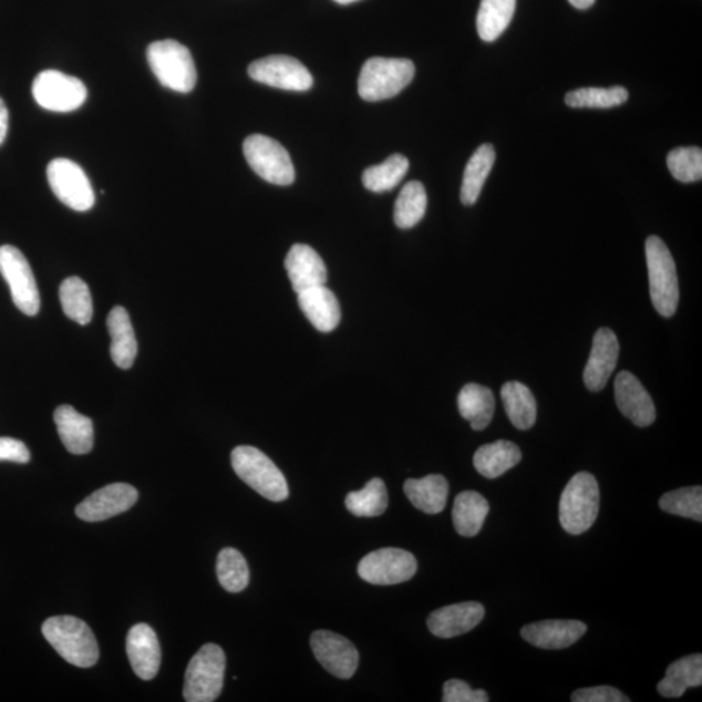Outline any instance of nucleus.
<instances>
[{"mask_svg": "<svg viewBox=\"0 0 702 702\" xmlns=\"http://www.w3.org/2000/svg\"><path fill=\"white\" fill-rule=\"evenodd\" d=\"M54 421L65 450L82 455L92 452L94 427L91 417L80 414L70 405L55 410Z\"/></svg>", "mask_w": 702, "mask_h": 702, "instance_id": "23", "label": "nucleus"}, {"mask_svg": "<svg viewBox=\"0 0 702 702\" xmlns=\"http://www.w3.org/2000/svg\"><path fill=\"white\" fill-rule=\"evenodd\" d=\"M345 505L355 517H380L388 507V491L384 482L375 477L365 484L363 489L350 492L345 498Z\"/></svg>", "mask_w": 702, "mask_h": 702, "instance_id": "35", "label": "nucleus"}, {"mask_svg": "<svg viewBox=\"0 0 702 702\" xmlns=\"http://www.w3.org/2000/svg\"><path fill=\"white\" fill-rule=\"evenodd\" d=\"M410 503L427 514H438L445 509L450 484L443 475H429L423 479H409L403 485Z\"/></svg>", "mask_w": 702, "mask_h": 702, "instance_id": "26", "label": "nucleus"}, {"mask_svg": "<svg viewBox=\"0 0 702 702\" xmlns=\"http://www.w3.org/2000/svg\"><path fill=\"white\" fill-rule=\"evenodd\" d=\"M0 461L17 463H28L31 461V453L20 440L11 437H0Z\"/></svg>", "mask_w": 702, "mask_h": 702, "instance_id": "43", "label": "nucleus"}, {"mask_svg": "<svg viewBox=\"0 0 702 702\" xmlns=\"http://www.w3.org/2000/svg\"><path fill=\"white\" fill-rule=\"evenodd\" d=\"M244 155L249 166L265 182L287 186L296 180L290 155L278 141L252 134L244 142Z\"/></svg>", "mask_w": 702, "mask_h": 702, "instance_id": "8", "label": "nucleus"}, {"mask_svg": "<svg viewBox=\"0 0 702 702\" xmlns=\"http://www.w3.org/2000/svg\"><path fill=\"white\" fill-rule=\"evenodd\" d=\"M147 62L163 86L177 93H190L197 84V70L188 48L174 40L154 42L147 49Z\"/></svg>", "mask_w": 702, "mask_h": 702, "instance_id": "5", "label": "nucleus"}, {"mask_svg": "<svg viewBox=\"0 0 702 702\" xmlns=\"http://www.w3.org/2000/svg\"><path fill=\"white\" fill-rule=\"evenodd\" d=\"M216 574L221 587L230 593L242 592L249 586L248 562L237 549L226 548L219 553Z\"/></svg>", "mask_w": 702, "mask_h": 702, "instance_id": "37", "label": "nucleus"}, {"mask_svg": "<svg viewBox=\"0 0 702 702\" xmlns=\"http://www.w3.org/2000/svg\"><path fill=\"white\" fill-rule=\"evenodd\" d=\"M304 317L318 331L332 332L340 324L341 309L333 291L326 286L311 288L298 295Z\"/></svg>", "mask_w": 702, "mask_h": 702, "instance_id": "22", "label": "nucleus"}, {"mask_svg": "<svg viewBox=\"0 0 702 702\" xmlns=\"http://www.w3.org/2000/svg\"><path fill=\"white\" fill-rule=\"evenodd\" d=\"M668 167L678 182L689 184L702 178V152L700 147H678L668 156Z\"/></svg>", "mask_w": 702, "mask_h": 702, "instance_id": "40", "label": "nucleus"}, {"mask_svg": "<svg viewBox=\"0 0 702 702\" xmlns=\"http://www.w3.org/2000/svg\"><path fill=\"white\" fill-rule=\"evenodd\" d=\"M489 514V504L481 493L466 491L455 497L453 523L461 536L474 537L482 531Z\"/></svg>", "mask_w": 702, "mask_h": 702, "instance_id": "29", "label": "nucleus"}, {"mask_svg": "<svg viewBox=\"0 0 702 702\" xmlns=\"http://www.w3.org/2000/svg\"><path fill=\"white\" fill-rule=\"evenodd\" d=\"M702 684V655L692 654L671 663L667 677L657 686L663 698H682L689 689H696Z\"/></svg>", "mask_w": 702, "mask_h": 702, "instance_id": "27", "label": "nucleus"}, {"mask_svg": "<svg viewBox=\"0 0 702 702\" xmlns=\"http://www.w3.org/2000/svg\"><path fill=\"white\" fill-rule=\"evenodd\" d=\"M502 399L507 417L518 430L534 427L537 417L536 400L529 388L519 382H509L503 386Z\"/></svg>", "mask_w": 702, "mask_h": 702, "instance_id": "32", "label": "nucleus"}, {"mask_svg": "<svg viewBox=\"0 0 702 702\" xmlns=\"http://www.w3.org/2000/svg\"><path fill=\"white\" fill-rule=\"evenodd\" d=\"M409 166L406 156L393 154L379 166H372L363 172L364 188L373 193L390 192L406 176Z\"/></svg>", "mask_w": 702, "mask_h": 702, "instance_id": "36", "label": "nucleus"}, {"mask_svg": "<svg viewBox=\"0 0 702 702\" xmlns=\"http://www.w3.org/2000/svg\"><path fill=\"white\" fill-rule=\"evenodd\" d=\"M586 632V623L553 619V621L527 624L523 627L520 634L531 646L557 651V649L575 644Z\"/></svg>", "mask_w": 702, "mask_h": 702, "instance_id": "21", "label": "nucleus"}, {"mask_svg": "<svg viewBox=\"0 0 702 702\" xmlns=\"http://www.w3.org/2000/svg\"><path fill=\"white\" fill-rule=\"evenodd\" d=\"M649 291L657 312L664 318L674 316L679 303V282L674 258L660 237L651 236L646 244Z\"/></svg>", "mask_w": 702, "mask_h": 702, "instance_id": "6", "label": "nucleus"}, {"mask_svg": "<svg viewBox=\"0 0 702 702\" xmlns=\"http://www.w3.org/2000/svg\"><path fill=\"white\" fill-rule=\"evenodd\" d=\"M574 702H630L621 691L610 685L591 686L575 691L571 696Z\"/></svg>", "mask_w": 702, "mask_h": 702, "instance_id": "42", "label": "nucleus"}, {"mask_svg": "<svg viewBox=\"0 0 702 702\" xmlns=\"http://www.w3.org/2000/svg\"><path fill=\"white\" fill-rule=\"evenodd\" d=\"M517 0H482L477 12V33L484 42H495L514 18Z\"/></svg>", "mask_w": 702, "mask_h": 702, "instance_id": "31", "label": "nucleus"}, {"mask_svg": "<svg viewBox=\"0 0 702 702\" xmlns=\"http://www.w3.org/2000/svg\"><path fill=\"white\" fill-rule=\"evenodd\" d=\"M32 92L35 102L52 112L76 111L87 99L84 82L54 70L41 72L33 82Z\"/></svg>", "mask_w": 702, "mask_h": 702, "instance_id": "11", "label": "nucleus"}, {"mask_svg": "<svg viewBox=\"0 0 702 702\" xmlns=\"http://www.w3.org/2000/svg\"><path fill=\"white\" fill-rule=\"evenodd\" d=\"M286 270L297 295L311 288L326 286L327 267L324 261L309 245L296 244L291 246L286 258Z\"/></svg>", "mask_w": 702, "mask_h": 702, "instance_id": "20", "label": "nucleus"}, {"mask_svg": "<svg viewBox=\"0 0 702 702\" xmlns=\"http://www.w3.org/2000/svg\"><path fill=\"white\" fill-rule=\"evenodd\" d=\"M427 192L420 182H410L403 186L394 206V223L401 229L416 226L427 211Z\"/></svg>", "mask_w": 702, "mask_h": 702, "instance_id": "34", "label": "nucleus"}, {"mask_svg": "<svg viewBox=\"0 0 702 702\" xmlns=\"http://www.w3.org/2000/svg\"><path fill=\"white\" fill-rule=\"evenodd\" d=\"M663 512L678 517L702 520V488L689 487L668 492L660 499Z\"/></svg>", "mask_w": 702, "mask_h": 702, "instance_id": "39", "label": "nucleus"}, {"mask_svg": "<svg viewBox=\"0 0 702 702\" xmlns=\"http://www.w3.org/2000/svg\"><path fill=\"white\" fill-rule=\"evenodd\" d=\"M415 76V65L409 59L371 58L362 66L358 93L368 102L393 99Z\"/></svg>", "mask_w": 702, "mask_h": 702, "instance_id": "4", "label": "nucleus"}, {"mask_svg": "<svg viewBox=\"0 0 702 702\" xmlns=\"http://www.w3.org/2000/svg\"><path fill=\"white\" fill-rule=\"evenodd\" d=\"M0 273L9 283L12 301L28 317H34L41 308L40 291L31 265L18 248L0 246Z\"/></svg>", "mask_w": 702, "mask_h": 702, "instance_id": "9", "label": "nucleus"}, {"mask_svg": "<svg viewBox=\"0 0 702 702\" xmlns=\"http://www.w3.org/2000/svg\"><path fill=\"white\" fill-rule=\"evenodd\" d=\"M458 409L462 417L472 423L475 431L488 427L495 414L496 400L487 386L467 384L458 394Z\"/></svg>", "mask_w": 702, "mask_h": 702, "instance_id": "28", "label": "nucleus"}, {"mask_svg": "<svg viewBox=\"0 0 702 702\" xmlns=\"http://www.w3.org/2000/svg\"><path fill=\"white\" fill-rule=\"evenodd\" d=\"M138 492L130 484L106 485L76 507V515L85 522H102L130 510L137 503Z\"/></svg>", "mask_w": 702, "mask_h": 702, "instance_id": "15", "label": "nucleus"}, {"mask_svg": "<svg viewBox=\"0 0 702 702\" xmlns=\"http://www.w3.org/2000/svg\"><path fill=\"white\" fill-rule=\"evenodd\" d=\"M111 357L118 369L128 370L136 361L138 345L128 311L122 306L112 309L107 318Z\"/></svg>", "mask_w": 702, "mask_h": 702, "instance_id": "24", "label": "nucleus"}, {"mask_svg": "<svg viewBox=\"0 0 702 702\" xmlns=\"http://www.w3.org/2000/svg\"><path fill=\"white\" fill-rule=\"evenodd\" d=\"M496 161V151L489 144H484L469 158L461 188V200L465 206H473L479 199L483 186L491 174Z\"/></svg>", "mask_w": 702, "mask_h": 702, "instance_id": "30", "label": "nucleus"}, {"mask_svg": "<svg viewBox=\"0 0 702 702\" xmlns=\"http://www.w3.org/2000/svg\"><path fill=\"white\" fill-rule=\"evenodd\" d=\"M61 303L66 317L81 326L91 323L93 300L87 283L76 276L65 279L59 290Z\"/></svg>", "mask_w": 702, "mask_h": 702, "instance_id": "33", "label": "nucleus"}, {"mask_svg": "<svg viewBox=\"0 0 702 702\" xmlns=\"http://www.w3.org/2000/svg\"><path fill=\"white\" fill-rule=\"evenodd\" d=\"M42 632L52 648L73 667L92 668L100 659L99 642L91 627L76 617H52L43 623Z\"/></svg>", "mask_w": 702, "mask_h": 702, "instance_id": "1", "label": "nucleus"}, {"mask_svg": "<svg viewBox=\"0 0 702 702\" xmlns=\"http://www.w3.org/2000/svg\"><path fill=\"white\" fill-rule=\"evenodd\" d=\"M600 510V488L595 476L578 473L571 477L559 502V522L566 533L580 535L595 525Z\"/></svg>", "mask_w": 702, "mask_h": 702, "instance_id": "3", "label": "nucleus"}, {"mask_svg": "<svg viewBox=\"0 0 702 702\" xmlns=\"http://www.w3.org/2000/svg\"><path fill=\"white\" fill-rule=\"evenodd\" d=\"M48 180L55 197L72 210L85 213L93 208V186L79 164L63 158L52 161L48 167Z\"/></svg>", "mask_w": 702, "mask_h": 702, "instance_id": "10", "label": "nucleus"}, {"mask_svg": "<svg viewBox=\"0 0 702 702\" xmlns=\"http://www.w3.org/2000/svg\"><path fill=\"white\" fill-rule=\"evenodd\" d=\"M416 570V558L412 553L399 548L372 551L358 565L360 577L375 586L400 585L413 579Z\"/></svg>", "mask_w": 702, "mask_h": 702, "instance_id": "12", "label": "nucleus"}, {"mask_svg": "<svg viewBox=\"0 0 702 702\" xmlns=\"http://www.w3.org/2000/svg\"><path fill=\"white\" fill-rule=\"evenodd\" d=\"M619 342L609 328H600L593 338L591 355L585 369V383L589 391L600 392L607 386L617 368Z\"/></svg>", "mask_w": 702, "mask_h": 702, "instance_id": "17", "label": "nucleus"}, {"mask_svg": "<svg viewBox=\"0 0 702 702\" xmlns=\"http://www.w3.org/2000/svg\"><path fill=\"white\" fill-rule=\"evenodd\" d=\"M311 649L330 674L340 679H350L360 664V653L353 642L339 633L319 630L311 634Z\"/></svg>", "mask_w": 702, "mask_h": 702, "instance_id": "14", "label": "nucleus"}, {"mask_svg": "<svg viewBox=\"0 0 702 702\" xmlns=\"http://www.w3.org/2000/svg\"><path fill=\"white\" fill-rule=\"evenodd\" d=\"M485 609L479 602H461L433 611L429 617V629L437 638L452 639L469 632L479 624Z\"/></svg>", "mask_w": 702, "mask_h": 702, "instance_id": "19", "label": "nucleus"}, {"mask_svg": "<svg viewBox=\"0 0 702 702\" xmlns=\"http://www.w3.org/2000/svg\"><path fill=\"white\" fill-rule=\"evenodd\" d=\"M248 72L254 81L281 91L306 92L313 84L309 70L296 58L286 55L259 59L250 64Z\"/></svg>", "mask_w": 702, "mask_h": 702, "instance_id": "13", "label": "nucleus"}, {"mask_svg": "<svg viewBox=\"0 0 702 702\" xmlns=\"http://www.w3.org/2000/svg\"><path fill=\"white\" fill-rule=\"evenodd\" d=\"M616 401L621 413L638 427H649L655 421L651 395L629 371L619 372L615 383Z\"/></svg>", "mask_w": 702, "mask_h": 702, "instance_id": "16", "label": "nucleus"}, {"mask_svg": "<svg viewBox=\"0 0 702 702\" xmlns=\"http://www.w3.org/2000/svg\"><path fill=\"white\" fill-rule=\"evenodd\" d=\"M231 467L242 482L270 502L281 503L289 497L286 476L257 447L237 446L230 455Z\"/></svg>", "mask_w": 702, "mask_h": 702, "instance_id": "2", "label": "nucleus"}, {"mask_svg": "<svg viewBox=\"0 0 702 702\" xmlns=\"http://www.w3.org/2000/svg\"><path fill=\"white\" fill-rule=\"evenodd\" d=\"M596 0H569V3L578 10H588L595 4Z\"/></svg>", "mask_w": 702, "mask_h": 702, "instance_id": "45", "label": "nucleus"}, {"mask_svg": "<svg viewBox=\"0 0 702 702\" xmlns=\"http://www.w3.org/2000/svg\"><path fill=\"white\" fill-rule=\"evenodd\" d=\"M334 2L339 4H350V3L358 2V0H334Z\"/></svg>", "mask_w": 702, "mask_h": 702, "instance_id": "46", "label": "nucleus"}, {"mask_svg": "<svg viewBox=\"0 0 702 702\" xmlns=\"http://www.w3.org/2000/svg\"><path fill=\"white\" fill-rule=\"evenodd\" d=\"M126 653L133 671L142 681H152L158 674L162 652L158 637L151 626L140 623L132 627L126 638Z\"/></svg>", "mask_w": 702, "mask_h": 702, "instance_id": "18", "label": "nucleus"}, {"mask_svg": "<svg viewBox=\"0 0 702 702\" xmlns=\"http://www.w3.org/2000/svg\"><path fill=\"white\" fill-rule=\"evenodd\" d=\"M629 100V92L622 86L582 87L566 95L567 106L572 109H612L622 106Z\"/></svg>", "mask_w": 702, "mask_h": 702, "instance_id": "38", "label": "nucleus"}, {"mask_svg": "<svg viewBox=\"0 0 702 702\" xmlns=\"http://www.w3.org/2000/svg\"><path fill=\"white\" fill-rule=\"evenodd\" d=\"M522 461L518 445L506 440L483 445L474 455L476 472L487 479H497Z\"/></svg>", "mask_w": 702, "mask_h": 702, "instance_id": "25", "label": "nucleus"}, {"mask_svg": "<svg viewBox=\"0 0 702 702\" xmlns=\"http://www.w3.org/2000/svg\"><path fill=\"white\" fill-rule=\"evenodd\" d=\"M7 132H9V110H7L3 100L0 99V145L3 144Z\"/></svg>", "mask_w": 702, "mask_h": 702, "instance_id": "44", "label": "nucleus"}, {"mask_svg": "<svg viewBox=\"0 0 702 702\" xmlns=\"http://www.w3.org/2000/svg\"><path fill=\"white\" fill-rule=\"evenodd\" d=\"M444 702H488V693L474 691L466 682L452 679L444 684Z\"/></svg>", "mask_w": 702, "mask_h": 702, "instance_id": "41", "label": "nucleus"}, {"mask_svg": "<svg viewBox=\"0 0 702 702\" xmlns=\"http://www.w3.org/2000/svg\"><path fill=\"white\" fill-rule=\"evenodd\" d=\"M226 653L216 644H206L193 655L185 672L184 699L213 702L220 696L226 674Z\"/></svg>", "mask_w": 702, "mask_h": 702, "instance_id": "7", "label": "nucleus"}]
</instances>
